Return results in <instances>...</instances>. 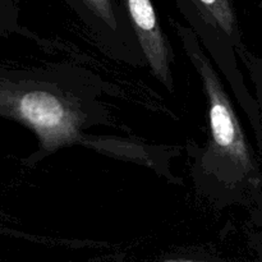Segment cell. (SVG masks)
<instances>
[{
  "instance_id": "cell-1",
  "label": "cell",
  "mask_w": 262,
  "mask_h": 262,
  "mask_svg": "<svg viewBox=\"0 0 262 262\" xmlns=\"http://www.w3.org/2000/svg\"><path fill=\"white\" fill-rule=\"evenodd\" d=\"M187 55L196 67L209 100V119L211 140L204 155V168L229 179L232 187H238L252 196L261 193L262 173L248 145L237 114L223 87L216 72L202 53L199 37L191 27L174 22Z\"/></svg>"
},
{
  "instance_id": "cell-2",
  "label": "cell",
  "mask_w": 262,
  "mask_h": 262,
  "mask_svg": "<svg viewBox=\"0 0 262 262\" xmlns=\"http://www.w3.org/2000/svg\"><path fill=\"white\" fill-rule=\"evenodd\" d=\"M154 76L173 91L171 51L151 0H120Z\"/></svg>"
},
{
  "instance_id": "cell-3",
  "label": "cell",
  "mask_w": 262,
  "mask_h": 262,
  "mask_svg": "<svg viewBox=\"0 0 262 262\" xmlns=\"http://www.w3.org/2000/svg\"><path fill=\"white\" fill-rule=\"evenodd\" d=\"M192 30H215L225 36L235 51L245 50L234 0H176Z\"/></svg>"
},
{
  "instance_id": "cell-4",
  "label": "cell",
  "mask_w": 262,
  "mask_h": 262,
  "mask_svg": "<svg viewBox=\"0 0 262 262\" xmlns=\"http://www.w3.org/2000/svg\"><path fill=\"white\" fill-rule=\"evenodd\" d=\"M91 25L107 32H118L120 17L115 0H64Z\"/></svg>"
},
{
  "instance_id": "cell-5",
  "label": "cell",
  "mask_w": 262,
  "mask_h": 262,
  "mask_svg": "<svg viewBox=\"0 0 262 262\" xmlns=\"http://www.w3.org/2000/svg\"><path fill=\"white\" fill-rule=\"evenodd\" d=\"M242 58L243 63L247 67L250 76L256 86V95H257V102L260 106L261 118H262V60L253 54H251L247 49L238 53Z\"/></svg>"
},
{
  "instance_id": "cell-6",
  "label": "cell",
  "mask_w": 262,
  "mask_h": 262,
  "mask_svg": "<svg viewBox=\"0 0 262 262\" xmlns=\"http://www.w3.org/2000/svg\"><path fill=\"white\" fill-rule=\"evenodd\" d=\"M17 0H0V37L17 28Z\"/></svg>"
},
{
  "instance_id": "cell-7",
  "label": "cell",
  "mask_w": 262,
  "mask_h": 262,
  "mask_svg": "<svg viewBox=\"0 0 262 262\" xmlns=\"http://www.w3.org/2000/svg\"><path fill=\"white\" fill-rule=\"evenodd\" d=\"M163 262H205V261H196V260H186V258H170Z\"/></svg>"
},
{
  "instance_id": "cell-8",
  "label": "cell",
  "mask_w": 262,
  "mask_h": 262,
  "mask_svg": "<svg viewBox=\"0 0 262 262\" xmlns=\"http://www.w3.org/2000/svg\"><path fill=\"white\" fill-rule=\"evenodd\" d=\"M258 196H260V194H258ZM257 200H258V202H260V199H258V197H257ZM260 204H261V209H260V211H258V214H260L258 215V219H260V223L262 225V201L260 202Z\"/></svg>"
}]
</instances>
